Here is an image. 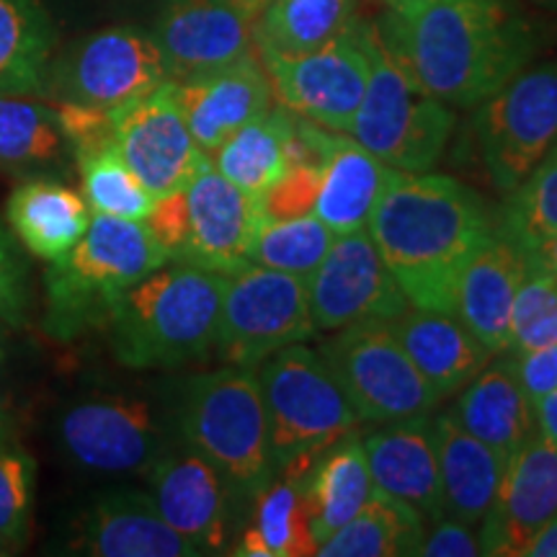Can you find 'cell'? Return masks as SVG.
I'll list each match as a JSON object with an SVG mask.
<instances>
[{"label": "cell", "instance_id": "obj_37", "mask_svg": "<svg viewBox=\"0 0 557 557\" xmlns=\"http://www.w3.org/2000/svg\"><path fill=\"white\" fill-rule=\"evenodd\" d=\"M333 240L336 235L312 212L292 220H263L250 250V263L308 278L325 259Z\"/></svg>", "mask_w": 557, "mask_h": 557}, {"label": "cell", "instance_id": "obj_38", "mask_svg": "<svg viewBox=\"0 0 557 557\" xmlns=\"http://www.w3.org/2000/svg\"><path fill=\"white\" fill-rule=\"evenodd\" d=\"M508 194L511 197L500 214V233L521 248L557 235V143L537 169Z\"/></svg>", "mask_w": 557, "mask_h": 557}, {"label": "cell", "instance_id": "obj_3", "mask_svg": "<svg viewBox=\"0 0 557 557\" xmlns=\"http://www.w3.org/2000/svg\"><path fill=\"white\" fill-rule=\"evenodd\" d=\"M225 274L169 261L127 289L109 318L111 351L129 369H171L214 348Z\"/></svg>", "mask_w": 557, "mask_h": 557}, {"label": "cell", "instance_id": "obj_23", "mask_svg": "<svg viewBox=\"0 0 557 557\" xmlns=\"http://www.w3.org/2000/svg\"><path fill=\"white\" fill-rule=\"evenodd\" d=\"M374 487L434 521L444 517L438 457L426 416L395 421L361 438Z\"/></svg>", "mask_w": 557, "mask_h": 557}, {"label": "cell", "instance_id": "obj_5", "mask_svg": "<svg viewBox=\"0 0 557 557\" xmlns=\"http://www.w3.org/2000/svg\"><path fill=\"white\" fill-rule=\"evenodd\" d=\"M256 377L267 408L276 475L305 478L333 444L361 423L329 361L315 348H282L256 367Z\"/></svg>", "mask_w": 557, "mask_h": 557}, {"label": "cell", "instance_id": "obj_28", "mask_svg": "<svg viewBox=\"0 0 557 557\" xmlns=\"http://www.w3.org/2000/svg\"><path fill=\"white\" fill-rule=\"evenodd\" d=\"M449 413L459 426L506 459L537 431L534 403L513 377L506 359L480 369L475 377L459 389V400Z\"/></svg>", "mask_w": 557, "mask_h": 557}, {"label": "cell", "instance_id": "obj_50", "mask_svg": "<svg viewBox=\"0 0 557 557\" xmlns=\"http://www.w3.org/2000/svg\"><path fill=\"white\" fill-rule=\"evenodd\" d=\"M18 434V423L16 418H13V413L9 408L0 406V438L5 436H16Z\"/></svg>", "mask_w": 557, "mask_h": 557}, {"label": "cell", "instance_id": "obj_44", "mask_svg": "<svg viewBox=\"0 0 557 557\" xmlns=\"http://www.w3.org/2000/svg\"><path fill=\"white\" fill-rule=\"evenodd\" d=\"M506 361L532 403L557 389V344L513 351Z\"/></svg>", "mask_w": 557, "mask_h": 557}, {"label": "cell", "instance_id": "obj_4", "mask_svg": "<svg viewBox=\"0 0 557 557\" xmlns=\"http://www.w3.org/2000/svg\"><path fill=\"white\" fill-rule=\"evenodd\" d=\"M169 261L148 222L94 214L86 235L45 271L41 331L73 341L109 325L124 292Z\"/></svg>", "mask_w": 557, "mask_h": 557}, {"label": "cell", "instance_id": "obj_49", "mask_svg": "<svg viewBox=\"0 0 557 557\" xmlns=\"http://www.w3.org/2000/svg\"><path fill=\"white\" fill-rule=\"evenodd\" d=\"M227 3L235 5V9H238L240 13H246L250 21H256V16H259V13L267 9L271 0H227Z\"/></svg>", "mask_w": 557, "mask_h": 557}, {"label": "cell", "instance_id": "obj_15", "mask_svg": "<svg viewBox=\"0 0 557 557\" xmlns=\"http://www.w3.org/2000/svg\"><path fill=\"white\" fill-rule=\"evenodd\" d=\"M305 282L315 331H341L364 320H395L410 308L367 227L336 235L325 259Z\"/></svg>", "mask_w": 557, "mask_h": 557}, {"label": "cell", "instance_id": "obj_30", "mask_svg": "<svg viewBox=\"0 0 557 557\" xmlns=\"http://www.w3.org/2000/svg\"><path fill=\"white\" fill-rule=\"evenodd\" d=\"M361 438L348 434L325 451L302 478V496L308 506L310 532L315 542H325L336 529L354 519L374 496ZM318 553V549H315Z\"/></svg>", "mask_w": 557, "mask_h": 557}, {"label": "cell", "instance_id": "obj_35", "mask_svg": "<svg viewBox=\"0 0 557 557\" xmlns=\"http://www.w3.org/2000/svg\"><path fill=\"white\" fill-rule=\"evenodd\" d=\"M421 513L400 500L374 491L354 519L336 529L329 540L320 542V557H395L413 555L423 532Z\"/></svg>", "mask_w": 557, "mask_h": 557}, {"label": "cell", "instance_id": "obj_17", "mask_svg": "<svg viewBox=\"0 0 557 557\" xmlns=\"http://www.w3.org/2000/svg\"><path fill=\"white\" fill-rule=\"evenodd\" d=\"M169 81H186L256 52L253 21L227 0H169L152 26Z\"/></svg>", "mask_w": 557, "mask_h": 557}, {"label": "cell", "instance_id": "obj_22", "mask_svg": "<svg viewBox=\"0 0 557 557\" xmlns=\"http://www.w3.org/2000/svg\"><path fill=\"white\" fill-rule=\"evenodd\" d=\"M527 274L524 248L493 230L459 274L455 315L491 357L508 351L513 297Z\"/></svg>", "mask_w": 557, "mask_h": 557}, {"label": "cell", "instance_id": "obj_31", "mask_svg": "<svg viewBox=\"0 0 557 557\" xmlns=\"http://www.w3.org/2000/svg\"><path fill=\"white\" fill-rule=\"evenodd\" d=\"M297 114L284 107H271L259 120L243 124L218 150L209 163L250 197H261L274 181L289 171L287 143L295 132Z\"/></svg>", "mask_w": 557, "mask_h": 557}, {"label": "cell", "instance_id": "obj_16", "mask_svg": "<svg viewBox=\"0 0 557 557\" xmlns=\"http://www.w3.org/2000/svg\"><path fill=\"white\" fill-rule=\"evenodd\" d=\"M111 124L124 163L156 199L189 184L209 158L186 127L171 81L111 109Z\"/></svg>", "mask_w": 557, "mask_h": 557}, {"label": "cell", "instance_id": "obj_27", "mask_svg": "<svg viewBox=\"0 0 557 557\" xmlns=\"http://www.w3.org/2000/svg\"><path fill=\"white\" fill-rule=\"evenodd\" d=\"M88 201L60 178H24L5 201V225L34 259L52 263L78 243L90 225Z\"/></svg>", "mask_w": 557, "mask_h": 557}, {"label": "cell", "instance_id": "obj_45", "mask_svg": "<svg viewBox=\"0 0 557 557\" xmlns=\"http://www.w3.org/2000/svg\"><path fill=\"white\" fill-rule=\"evenodd\" d=\"M524 256L527 269H537L545 271V274L557 276V235L524 248Z\"/></svg>", "mask_w": 557, "mask_h": 557}, {"label": "cell", "instance_id": "obj_34", "mask_svg": "<svg viewBox=\"0 0 557 557\" xmlns=\"http://www.w3.org/2000/svg\"><path fill=\"white\" fill-rule=\"evenodd\" d=\"M256 511L233 553L240 557H305L315 555L318 542L310 532L302 478L282 475L256 493Z\"/></svg>", "mask_w": 557, "mask_h": 557}, {"label": "cell", "instance_id": "obj_12", "mask_svg": "<svg viewBox=\"0 0 557 557\" xmlns=\"http://www.w3.org/2000/svg\"><path fill=\"white\" fill-rule=\"evenodd\" d=\"M475 129L493 186L513 191L557 143V62L513 75L480 103Z\"/></svg>", "mask_w": 557, "mask_h": 557}, {"label": "cell", "instance_id": "obj_42", "mask_svg": "<svg viewBox=\"0 0 557 557\" xmlns=\"http://www.w3.org/2000/svg\"><path fill=\"white\" fill-rule=\"evenodd\" d=\"M320 189V165H292L259 197L263 220H292L310 214Z\"/></svg>", "mask_w": 557, "mask_h": 557}, {"label": "cell", "instance_id": "obj_32", "mask_svg": "<svg viewBox=\"0 0 557 557\" xmlns=\"http://www.w3.org/2000/svg\"><path fill=\"white\" fill-rule=\"evenodd\" d=\"M54 45L39 0H0V96H41Z\"/></svg>", "mask_w": 557, "mask_h": 557}, {"label": "cell", "instance_id": "obj_14", "mask_svg": "<svg viewBox=\"0 0 557 557\" xmlns=\"http://www.w3.org/2000/svg\"><path fill=\"white\" fill-rule=\"evenodd\" d=\"M54 436L70 465L103 475L148 472L169 447L163 418L137 395H88L70 403L54 421Z\"/></svg>", "mask_w": 557, "mask_h": 557}, {"label": "cell", "instance_id": "obj_1", "mask_svg": "<svg viewBox=\"0 0 557 557\" xmlns=\"http://www.w3.org/2000/svg\"><path fill=\"white\" fill-rule=\"evenodd\" d=\"M380 29L416 86L447 107H480L534 54L532 29L504 0H400Z\"/></svg>", "mask_w": 557, "mask_h": 557}, {"label": "cell", "instance_id": "obj_11", "mask_svg": "<svg viewBox=\"0 0 557 557\" xmlns=\"http://www.w3.org/2000/svg\"><path fill=\"white\" fill-rule=\"evenodd\" d=\"M315 336L308 282L250 263L225 276L214 348L227 364L256 369L271 354Z\"/></svg>", "mask_w": 557, "mask_h": 557}, {"label": "cell", "instance_id": "obj_20", "mask_svg": "<svg viewBox=\"0 0 557 557\" xmlns=\"http://www.w3.org/2000/svg\"><path fill=\"white\" fill-rule=\"evenodd\" d=\"M171 90L186 127L207 156L243 124L259 120L274 107L271 81L256 52L197 78L171 81Z\"/></svg>", "mask_w": 557, "mask_h": 557}, {"label": "cell", "instance_id": "obj_51", "mask_svg": "<svg viewBox=\"0 0 557 557\" xmlns=\"http://www.w3.org/2000/svg\"><path fill=\"white\" fill-rule=\"evenodd\" d=\"M385 3H389V5H395V3H400V0H385Z\"/></svg>", "mask_w": 557, "mask_h": 557}, {"label": "cell", "instance_id": "obj_10", "mask_svg": "<svg viewBox=\"0 0 557 557\" xmlns=\"http://www.w3.org/2000/svg\"><path fill=\"white\" fill-rule=\"evenodd\" d=\"M165 81L169 73L152 34L132 26H109L52 54L39 99L116 109L160 88Z\"/></svg>", "mask_w": 557, "mask_h": 557}, {"label": "cell", "instance_id": "obj_25", "mask_svg": "<svg viewBox=\"0 0 557 557\" xmlns=\"http://www.w3.org/2000/svg\"><path fill=\"white\" fill-rule=\"evenodd\" d=\"M389 323L438 400L457 395L491 359L485 346L455 312L423 310L410 305Z\"/></svg>", "mask_w": 557, "mask_h": 557}, {"label": "cell", "instance_id": "obj_36", "mask_svg": "<svg viewBox=\"0 0 557 557\" xmlns=\"http://www.w3.org/2000/svg\"><path fill=\"white\" fill-rule=\"evenodd\" d=\"M75 169L81 173L83 199L94 214L145 222L156 207V197L139 184L114 143L83 152L75 158Z\"/></svg>", "mask_w": 557, "mask_h": 557}, {"label": "cell", "instance_id": "obj_41", "mask_svg": "<svg viewBox=\"0 0 557 557\" xmlns=\"http://www.w3.org/2000/svg\"><path fill=\"white\" fill-rule=\"evenodd\" d=\"M32 267L26 250L0 222V318L24 329L32 318Z\"/></svg>", "mask_w": 557, "mask_h": 557}, {"label": "cell", "instance_id": "obj_52", "mask_svg": "<svg viewBox=\"0 0 557 557\" xmlns=\"http://www.w3.org/2000/svg\"><path fill=\"white\" fill-rule=\"evenodd\" d=\"M0 555H5V553H3V549H0Z\"/></svg>", "mask_w": 557, "mask_h": 557}, {"label": "cell", "instance_id": "obj_43", "mask_svg": "<svg viewBox=\"0 0 557 557\" xmlns=\"http://www.w3.org/2000/svg\"><path fill=\"white\" fill-rule=\"evenodd\" d=\"M472 524L465 521L442 517L431 521V529L423 527L418 537L413 555L421 557H475L483 555L480 549V537L470 529Z\"/></svg>", "mask_w": 557, "mask_h": 557}, {"label": "cell", "instance_id": "obj_39", "mask_svg": "<svg viewBox=\"0 0 557 557\" xmlns=\"http://www.w3.org/2000/svg\"><path fill=\"white\" fill-rule=\"evenodd\" d=\"M37 459L16 436L0 438V549L13 553L32 529Z\"/></svg>", "mask_w": 557, "mask_h": 557}, {"label": "cell", "instance_id": "obj_24", "mask_svg": "<svg viewBox=\"0 0 557 557\" xmlns=\"http://www.w3.org/2000/svg\"><path fill=\"white\" fill-rule=\"evenodd\" d=\"M320 156V189L312 214L333 235H346L367 227L369 214L377 205L382 186L389 176V165L354 139L312 124Z\"/></svg>", "mask_w": 557, "mask_h": 557}, {"label": "cell", "instance_id": "obj_21", "mask_svg": "<svg viewBox=\"0 0 557 557\" xmlns=\"http://www.w3.org/2000/svg\"><path fill=\"white\" fill-rule=\"evenodd\" d=\"M67 553L90 557H197L158 513L150 493L114 491L90 504L70 529Z\"/></svg>", "mask_w": 557, "mask_h": 557}, {"label": "cell", "instance_id": "obj_47", "mask_svg": "<svg viewBox=\"0 0 557 557\" xmlns=\"http://www.w3.org/2000/svg\"><path fill=\"white\" fill-rule=\"evenodd\" d=\"M521 557H557V517L527 542Z\"/></svg>", "mask_w": 557, "mask_h": 557}, {"label": "cell", "instance_id": "obj_26", "mask_svg": "<svg viewBox=\"0 0 557 557\" xmlns=\"http://www.w3.org/2000/svg\"><path fill=\"white\" fill-rule=\"evenodd\" d=\"M431 434L438 457L444 517L480 524L498 496L506 457L459 426L449 410L431 418Z\"/></svg>", "mask_w": 557, "mask_h": 557}, {"label": "cell", "instance_id": "obj_13", "mask_svg": "<svg viewBox=\"0 0 557 557\" xmlns=\"http://www.w3.org/2000/svg\"><path fill=\"white\" fill-rule=\"evenodd\" d=\"M274 99L318 127L348 135L369 78L364 24L357 21L329 45L302 54L256 50Z\"/></svg>", "mask_w": 557, "mask_h": 557}, {"label": "cell", "instance_id": "obj_8", "mask_svg": "<svg viewBox=\"0 0 557 557\" xmlns=\"http://www.w3.org/2000/svg\"><path fill=\"white\" fill-rule=\"evenodd\" d=\"M145 222L171 261L227 276L250 267L263 214L259 197L230 184L207 158L189 184L156 199Z\"/></svg>", "mask_w": 557, "mask_h": 557}, {"label": "cell", "instance_id": "obj_33", "mask_svg": "<svg viewBox=\"0 0 557 557\" xmlns=\"http://www.w3.org/2000/svg\"><path fill=\"white\" fill-rule=\"evenodd\" d=\"M359 21V0H271L253 21L256 50L302 54Z\"/></svg>", "mask_w": 557, "mask_h": 557}, {"label": "cell", "instance_id": "obj_46", "mask_svg": "<svg viewBox=\"0 0 557 557\" xmlns=\"http://www.w3.org/2000/svg\"><path fill=\"white\" fill-rule=\"evenodd\" d=\"M534 421H537L540 434L557 447V389L534 400Z\"/></svg>", "mask_w": 557, "mask_h": 557}, {"label": "cell", "instance_id": "obj_48", "mask_svg": "<svg viewBox=\"0 0 557 557\" xmlns=\"http://www.w3.org/2000/svg\"><path fill=\"white\" fill-rule=\"evenodd\" d=\"M13 331L16 329L0 318V382H3L5 374H9V367L13 359Z\"/></svg>", "mask_w": 557, "mask_h": 557}, {"label": "cell", "instance_id": "obj_9", "mask_svg": "<svg viewBox=\"0 0 557 557\" xmlns=\"http://www.w3.org/2000/svg\"><path fill=\"white\" fill-rule=\"evenodd\" d=\"M320 354L329 361L359 421L395 423L429 416L438 398L400 346L389 320L341 329Z\"/></svg>", "mask_w": 557, "mask_h": 557}, {"label": "cell", "instance_id": "obj_2", "mask_svg": "<svg viewBox=\"0 0 557 557\" xmlns=\"http://www.w3.org/2000/svg\"><path fill=\"white\" fill-rule=\"evenodd\" d=\"M367 233L413 308L455 312L459 274L493 222L459 181L389 169Z\"/></svg>", "mask_w": 557, "mask_h": 557}, {"label": "cell", "instance_id": "obj_29", "mask_svg": "<svg viewBox=\"0 0 557 557\" xmlns=\"http://www.w3.org/2000/svg\"><path fill=\"white\" fill-rule=\"evenodd\" d=\"M73 160L54 103L0 96V171L18 178H60Z\"/></svg>", "mask_w": 557, "mask_h": 557}, {"label": "cell", "instance_id": "obj_40", "mask_svg": "<svg viewBox=\"0 0 557 557\" xmlns=\"http://www.w3.org/2000/svg\"><path fill=\"white\" fill-rule=\"evenodd\" d=\"M553 344H557V276L527 269L513 297L506 354Z\"/></svg>", "mask_w": 557, "mask_h": 557}, {"label": "cell", "instance_id": "obj_18", "mask_svg": "<svg viewBox=\"0 0 557 557\" xmlns=\"http://www.w3.org/2000/svg\"><path fill=\"white\" fill-rule=\"evenodd\" d=\"M150 498L158 513L189 540L199 555L222 553L227 545L230 485L205 455L181 442L165 447L150 465Z\"/></svg>", "mask_w": 557, "mask_h": 557}, {"label": "cell", "instance_id": "obj_19", "mask_svg": "<svg viewBox=\"0 0 557 557\" xmlns=\"http://www.w3.org/2000/svg\"><path fill=\"white\" fill-rule=\"evenodd\" d=\"M557 517V447L534 431L506 459L504 480L480 521L483 555L521 557L527 542Z\"/></svg>", "mask_w": 557, "mask_h": 557}, {"label": "cell", "instance_id": "obj_7", "mask_svg": "<svg viewBox=\"0 0 557 557\" xmlns=\"http://www.w3.org/2000/svg\"><path fill=\"white\" fill-rule=\"evenodd\" d=\"M369 78L351 135L395 171L426 173L447 148L455 114L416 86L380 26L364 24Z\"/></svg>", "mask_w": 557, "mask_h": 557}, {"label": "cell", "instance_id": "obj_6", "mask_svg": "<svg viewBox=\"0 0 557 557\" xmlns=\"http://www.w3.org/2000/svg\"><path fill=\"white\" fill-rule=\"evenodd\" d=\"M178 434L222 472L230 487L253 498L274 483L269 421L253 369L225 364L186 382Z\"/></svg>", "mask_w": 557, "mask_h": 557}]
</instances>
